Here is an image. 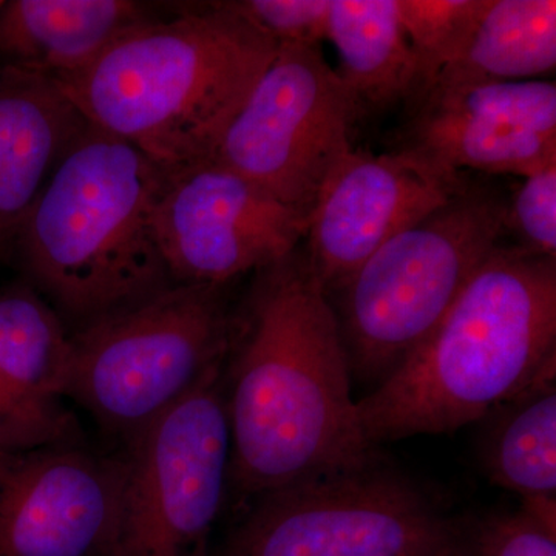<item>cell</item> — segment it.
Segmentation results:
<instances>
[{
    "mask_svg": "<svg viewBox=\"0 0 556 556\" xmlns=\"http://www.w3.org/2000/svg\"><path fill=\"white\" fill-rule=\"evenodd\" d=\"M334 306L302 248L257 273L225 364L229 484L237 495L378 456L358 424Z\"/></svg>",
    "mask_w": 556,
    "mask_h": 556,
    "instance_id": "6da1fadb",
    "label": "cell"
},
{
    "mask_svg": "<svg viewBox=\"0 0 556 556\" xmlns=\"http://www.w3.org/2000/svg\"><path fill=\"white\" fill-rule=\"evenodd\" d=\"M278 43L229 2L130 28L58 86L91 126L166 170L211 160Z\"/></svg>",
    "mask_w": 556,
    "mask_h": 556,
    "instance_id": "7a4b0ae2",
    "label": "cell"
},
{
    "mask_svg": "<svg viewBox=\"0 0 556 556\" xmlns=\"http://www.w3.org/2000/svg\"><path fill=\"white\" fill-rule=\"evenodd\" d=\"M556 368V257L500 244L415 353L356 401L368 444L453 433Z\"/></svg>",
    "mask_w": 556,
    "mask_h": 556,
    "instance_id": "3957f363",
    "label": "cell"
},
{
    "mask_svg": "<svg viewBox=\"0 0 556 556\" xmlns=\"http://www.w3.org/2000/svg\"><path fill=\"white\" fill-rule=\"evenodd\" d=\"M166 177L141 150L91 124L72 142L13 249L62 320L84 327L174 287L153 223Z\"/></svg>",
    "mask_w": 556,
    "mask_h": 556,
    "instance_id": "277c9868",
    "label": "cell"
},
{
    "mask_svg": "<svg viewBox=\"0 0 556 556\" xmlns=\"http://www.w3.org/2000/svg\"><path fill=\"white\" fill-rule=\"evenodd\" d=\"M507 211L500 192L468 182L350 277L336 317L353 379L379 386L433 334L500 247Z\"/></svg>",
    "mask_w": 556,
    "mask_h": 556,
    "instance_id": "5b68a950",
    "label": "cell"
},
{
    "mask_svg": "<svg viewBox=\"0 0 556 556\" xmlns=\"http://www.w3.org/2000/svg\"><path fill=\"white\" fill-rule=\"evenodd\" d=\"M237 314L228 287L174 285L70 334L67 397L130 439L225 365Z\"/></svg>",
    "mask_w": 556,
    "mask_h": 556,
    "instance_id": "8992f818",
    "label": "cell"
},
{
    "mask_svg": "<svg viewBox=\"0 0 556 556\" xmlns=\"http://www.w3.org/2000/svg\"><path fill=\"white\" fill-rule=\"evenodd\" d=\"M466 522L379 456L255 497L222 556H460Z\"/></svg>",
    "mask_w": 556,
    "mask_h": 556,
    "instance_id": "52a82bcc",
    "label": "cell"
},
{
    "mask_svg": "<svg viewBox=\"0 0 556 556\" xmlns=\"http://www.w3.org/2000/svg\"><path fill=\"white\" fill-rule=\"evenodd\" d=\"M123 456L126 484L113 556H207L229 486L225 365L127 439Z\"/></svg>",
    "mask_w": 556,
    "mask_h": 556,
    "instance_id": "ba28073f",
    "label": "cell"
},
{
    "mask_svg": "<svg viewBox=\"0 0 556 556\" xmlns=\"http://www.w3.org/2000/svg\"><path fill=\"white\" fill-rule=\"evenodd\" d=\"M356 118L353 98L318 46H278L212 160L308 226L329 179L354 150Z\"/></svg>",
    "mask_w": 556,
    "mask_h": 556,
    "instance_id": "9c48e42d",
    "label": "cell"
},
{
    "mask_svg": "<svg viewBox=\"0 0 556 556\" xmlns=\"http://www.w3.org/2000/svg\"><path fill=\"white\" fill-rule=\"evenodd\" d=\"M155 236L174 285L229 287L300 247L306 223L215 160L167 170Z\"/></svg>",
    "mask_w": 556,
    "mask_h": 556,
    "instance_id": "30bf717a",
    "label": "cell"
},
{
    "mask_svg": "<svg viewBox=\"0 0 556 556\" xmlns=\"http://www.w3.org/2000/svg\"><path fill=\"white\" fill-rule=\"evenodd\" d=\"M415 148L371 155L351 152L321 192L305 236L306 260L320 287L338 292L387 241L466 189Z\"/></svg>",
    "mask_w": 556,
    "mask_h": 556,
    "instance_id": "8fae6325",
    "label": "cell"
},
{
    "mask_svg": "<svg viewBox=\"0 0 556 556\" xmlns=\"http://www.w3.org/2000/svg\"><path fill=\"white\" fill-rule=\"evenodd\" d=\"M126 460L84 441L39 450L0 481V556H113Z\"/></svg>",
    "mask_w": 556,
    "mask_h": 556,
    "instance_id": "7c38bea8",
    "label": "cell"
},
{
    "mask_svg": "<svg viewBox=\"0 0 556 556\" xmlns=\"http://www.w3.org/2000/svg\"><path fill=\"white\" fill-rule=\"evenodd\" d=\"M408 148L450 170L535 174L556 163L555 83L434 86L416 104Z\"/></svg>",
    "mask_w": 556,
    "mask_h": 556,
    "instance_id": "4fadbf2b",
    "label": "cell"
},
{
    "mask_svg": "<svg viewBox=\"0 0 556 556\" xmlns=\"http://www.w3.org/2000/svg\"><path fill=\"white\" fill-rule=\"evenodd\" d=\"M70 332L31 285L0 291V481L39 450L83 441L67 401Z\"/></svg>",
    "mask_w": 556,
    "mask_h": 556,
    "instance_id": "5bb4252c",
    "label": "cell"
},
{
    "mask_svg": "<svg viewBox=\"0 0 556 556\" xmlns=\"http://www.w3.org/2000/svg\"><path fill=\"white\" fill-rule=\"evenodd\" d=\"M89 126L56 80L0 70V255L72 142Z\"/></svg>",
    "mask_w": 556,
    "mask_h": 556,
    "instance_id": "9a60e30c",
    "label": "cell"
},
{
    "mask_svg": "<svg viewBox=\"0 0 556 556\" xmlns=\"http://www.w3.org/2000/svg\"><path fill=\"white\" fill-rule=\"evenodd\" d=\"M155 17L131 0H11L0 11V70L60 78Z\"/></svg>",
    "mask_w": 556,
    "mask_h": 556,
    "instance_id": "2e32d148",
    "label": "cell"
},
{
    "mask_svg": "<svg viewBox=\"0 0 556 556\" xmlns=\"http://www.w3.org/2000/svg\"><path fill=\"white\" fill-rule=\"evenodd\" d=\"M327 39L338 50V73L358 116L412 101L415 58L397 0H331Z\"/></svg>",
    "mask_w": 556,
    "mask_h": 556,
    "instance_id": "e0dca14e",
    "label": "cell"
},
{
    "mask_svg": "<svg viewBox=\"0 0 556 556\" xmlns=\"http://www.w3.org/2000/svg\"><path fill=\"white\" fill-rule=\"evenodd\" d=\"M555 65V0H490L467 46L433 87L530 80Z\"/></svg>",
    "mask_w": 556,
    "mask_h": 556,
    "instance_id": "ac0fdd59",
    "label": "cell"
},
{
    "mask_svg": "<svg viewBox=\"0 0 556 556\" xmlns=\"http://www.w3.org/2000/svg\"><path fill=\"white\" fill-rule=\"evenodd\" d=\"M555 379L556 368L489 415L482 467L493 484L521 497L556 495Z\"/></svg>",
    "mask_w": 556,
    "mask_h": 556,
    "instance_id": "d6986e66",
    "label": "cell"
},
{
    "mask_svg": "<svg viewBox=\"0 0 556 556\" xmlns=\"http://www.w3.org/2000/svg\"><path fill=\"white\" fill-rule=\"evenodd\" d=\"M490 0H397L402 25L415 58L419 102L477 30Z\"/></svg>",
    "mask_w": 556,
    "mask_h": 556,
    "instance_id": "ffe728a7",
    "label": "cell"
},
{
    "mask_svg": "<svg viewBox=\"0 0 556 556\" xmlns=\"http://www.w3.org/2000/svg\"><path fill=\"white\" fill-rule=\"evenodd\" d=\"M230 7L278 46L317 47L327 39L331 0H233Z\"/></svg>",
    "mask_w": 556,
    "mask_h": 556,
    "instance_id": "44dd1931",
    "label": "cell"
},
{
    "mask_svg": "<svg viewBox=\"0 0 556 556\" xmlns=\"http://www.w3.org/2000/svg\"><path fill=\"white\" fill-rule=\"evenodd\" d=\"M470 556H556V532L521 507L466 525Z\"/></svg>",
    "mask_w": 556,
    "mask_h": 556,
    "instance_id": "7402d4cb",
    "label": "cell"
},
{
    "mask_svg": "<svg viewBox=\"0 0 556 556\" xmlns=\"http://www.w3.org/2000/svg\"><path fill=\"white\" fill-rule=\"evenodd\" d=\"M507 228L517 230L519 248L556 257V163L525 177L508 204Z\"/></svg>",
    "mask_w": 556,
    "mask_h": 556,
    "instance_id": "603a6c76",
    "label": "cell"
},
{
    "mask_svg": "<svg viewBox=\"0 0 556 556\" xmlns=\"http://www.w3.org/2000/svg\"><path fill=\"white\" fill-rule=\"evenodd\" d=\"M521 508L535 518L540 525L556 532V497L555 496H527L521 497Z\"/></svg>",
    "mask_w": 556,
    "mask_h": 556,
    "instance_id": "cb8c5ba5",
    "label": "cell"
},
{
    "mask_svg": "<svg viewBox=\"0 0 556 556\" xmlns=\"http://www.w3.org/2000/svg\"><path fill=\"white\" fill-rule=\"evenodd\" d=\"M3 5H5V2H2V0H0V11H2Z\"/></svg>",
    "mask_w": 556,
    "mask_h": 556,
    "instance_id": "d4e9b609",
    "label": "cell"
},
{
    "mask_svg": "<svg viewBox=\"0 0 556 556\" xmlns=\"http://www.w3.org/2000/svg\"><path fill=\"white\" fill-rule=\"evenodd\" d=\"M460 556H467V555H460Z\"/></svg>",
    "mask_w": 556,
    "mask_h": 556,
    "instance_id": "484cf974",
    "label": "cell"
}]
</instances>
